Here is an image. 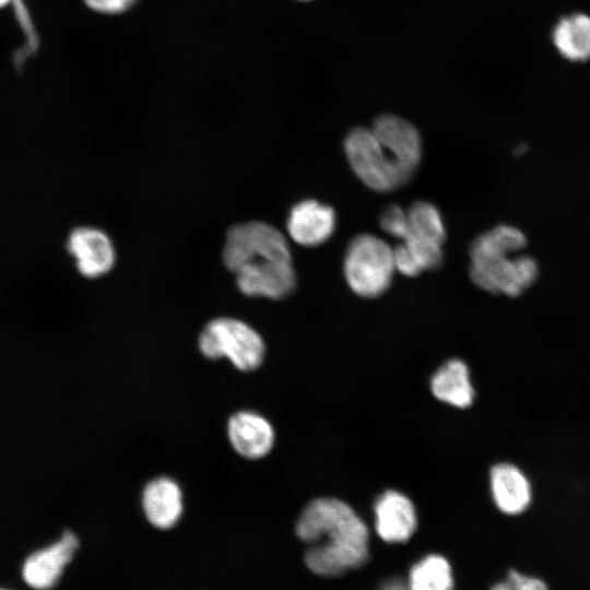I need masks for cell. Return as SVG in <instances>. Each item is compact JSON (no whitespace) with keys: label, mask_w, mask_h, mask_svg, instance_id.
Returning <instances> with one entry per match:
<instances>
[{"label":"cell","mask_w":590,"mask_h":590,"mask_svg":"<svg viewBox=\"0 0 590 590\" xmlns=\"http://www.w3.org/2000/svg\"><path fill=\"white\" fill-rule=\"evenodd\" d=\"M334 210L314 199L296 203L290 211L287 232L297 244L315 247L327 241L335 229Z\"/></svg>","instance_id":"obj_10"},{"label":"cell","mask_w":590,"mask_h":590,"mask_svg":"<svg viewBox=\"0 0 590 590\" xmlns=\"http://www.w3.org/2000/svg\"><path fill=\"white\" fill-rule=\"evenodd\" d=\"M524 151H526V145L522 144V145H520V146H518V148L516 149L515 153H516L517 155H519V154L523 153Z\"/></svg>","instance_id":"obj_25"},{"label":"cell","mask_w":590,"mask_h":590,"mask_svg":"<svg viewBox=\"0 0 590 590\" xmlns=\"http://www.w3.org/2000/svg\"><path fill=\"white\" fill-rule=\"evenodd\" d=\"M199 347L209 358H228L244 371L256 369L264 357L260 334L246 322L228 317L211 320L199 338Z\"/></svg>","instance_id":"obj_5"},{"label":"cell","mask_w":590,"mask_h":590,"mask_svg":"<svg viewBox=\"0 0 590 590\" xmlns=\"http://www.w3.org/2000/svg\"><path fill=\"white\" fill-rule=\"evenodd\" d=\"M80 547L72 531L63 532L51 543L26 555L21 564V578L31 590H52L61 581L67 567Z\"/></svg>","instance_id":"obj_7"},{"label":"cell","mask_w":590,"mask_h":590,"mask_svg":"<svg viewBox=\"0 0 590 590\" xmlns=\"http://www.w3.org/2000/svg\"><path fill=\"white\" fill-rule=\"evenodd\" d=\"M10 2H11V0H0V9H1V8H4V7L8 5Z\"/></svg>","instance_id":"obj_26"},{"label":"cell","mask_w":590,"mask_h":590,"mask_svg":"<svg viewBox=\"0 0 590 590\" xmlns=\"http://www.w3.org/2000/svg\"><path fill=\"white\" fill-rule=\"evenodd\" d=\"M394 267L405 276L438 270L444 263L442 246L415 238L403 239L393 249Z\"/></svg>","instance_id":"obj_17"},{"label":"cell","mask_w":590,"mask_h":590,"mask_svg":"<svg viewBox=\"0 0 590 590\" xmlns=\"http://www.w3.org/2000/svg\"><path fill=\"white\" fill-rule=\"evenodd\" d=\"M343 145L352 170L377 192H391L408 184L422 158L416 142L394 130L356 127Z\"/></svg>","instance_id":"obj_2"},{"label":"cell","mask_w":590,"mask_h":590,"mask_svg":"<svg viewBox=\"0 0 590 590\" xmlns=\"http://www.w3.org/2000/svg\"><path fill=\"white\" fill-rule=\"evenodd\" d=\"M492 590H548V588L539 578L510 570L507 578L496 583Z\"/></svg>","instance_id":"obj_22"},{"label":"cell","mask_w":590,"mask_h":590,"mask_svg":"<svg viewBox=\"0 0 590 590\" xmlns=\"http://www.w3.org/2000/svg\"><path fill=\"white\" fill-rule=\"evenodd\" d=\"M379 224L388 235L403 239L409 229L406 210L398 204L386 206L380 214Z\"/></svg>","instance_id":"obj_21"},{"label":"cell","mask_w":590,"mask_h":590,"mask_svg":"<svg viewBox=\"0 0 590 590\" xmlns=\"http://www.w3.org/2000/svg\"><path fill=\"white\" fill-rule=\"evenodd\" d=\"M227 432L234 449L248 459L266 456L273 446L274 432L271 424L255 412L241 411L234 414L228 421Z\"/></svg>","instance_id":"obj_12"},{"label":"cell","mask_w":590,"mask_h":590,"mask_svg":"<svg viewBox=\"0 0 590 590\" xmlns=\"http://www.w3.org/2000/svg\"><path fill=\"white\" fill-rule=\"evenodd\" d=\"M396 270L393 249L370 235L355 236L349 244L343 273L350 288L364 298H376L390 286Z\"/></svg>","instance_id":"obj_4"},{"label":"cell","mask_w":590,"mask_h":590,"mask_svg":"<svg viewBox=\"0 0 590 590\" xmlns=\"http://www.w3.org/2000/svg\"><path fill=\"white\" fill-rule=\"evenodd\" d=\"M376 530L386 542L408 541L416 528V514L411 500L396 491H387L375 504Z\"/></svg>","instance_id":"obj_11"},{"label":"cell","mask_w":590,"mask_h":590,"mask_svg":"<svg viewBox=\"0 0 590 590\" xmlns=\"http://www.w3.org/2000/svg\"><path fill=\"white\" fill-rule=\"evenodd\" d=\"M11 2L14 8L15 17L26 38L24 46L17 49L13 55L14 68L17 71H21L24 61L37 51L39 40L23 0H11Z\"/></svg>","instance_id":"obj_20"},{"label":"cell","mask_w":590,"mask_h":590,"mask_svg":"<svg viewBox=\"0 0 590 590\" xmlns=\"http://www.w3.org/2000/svg\"><path fill=\"white\" fill-rule=\"evenodd\" d=\"M137 0H84L92 10L101 13L115 14L129 9Z\"/></svg>","instance_id":"obj_23"},{"label":"cell","mask_w":590,"mask_h":590,"mask_svg":"<svg viewBox=\"0 0 590 590\" xmlns=\"http://www.w3.org/2000/svg\"><path fill=\"white\" fill-rule=\"evenodd\" d=\"M0 590H14V589L8 588V587H1V586H0Z\"/></svg>","instance_id":"obj_27"},{"label":"cell","mask_w":590,"mask_h":590,"mask_svg":"<svg viewBox=\"0 0 590 590\" xmlns=\"http://www.w3.org/2000/svg\"><path fill=\"white\" fill-rule=\"evenodd\" d=\"M239 291L248 296L281 299L296 287L293 260L263 259L243 264L235 272Z\"/></svg>","instance_id":"obj_8"},{"label":"cell","mask_w":590,"mask_h":590,"mask_svg":"<svg viewBox=\"0 0 590 590\" xmlns=\"http://www.w3.org/2000/svg\"><path fill=\"white\" fill-rule=\"evenodd\" d=\"M408 587L410 590H452L449 563L439 555L426 556L411 568Z\"/></svg>","instance_id":"obj_19"},{"label":"cell","mask_w":590,"mask_h":590,"mask_svg":"<svg viewBox=\"0 0 590 590\" xmlns=\"http://www.w3.org/2000/svg\"><path fill=\"white\" fill-rule=\"evenodd\" d=\"M408 234L403 239L415 238L444 245L446 229L438 209L426 201H415L406 210ZM402 239V240H403Z\"/></svg>","instance_id":"obj_18"},{"label":"cell","mask_w":590,"mask_h":590,"mask_svg":"<svg viewBox=\"0 0 590 590\" xmlns=\"http://www.w3.org/2000/svg\"><path fill=\"white\" fill-rule=\"evenodd\" d=\"M552 39L558 52L570 61L590 58V16L583 13L567 15L555 25Z\"/></svg>","instance_id":"obj_15"},{"label":"cell","mask_w":590,"mask_h":590,"mask_svg":"<svg viewBox=\"0 0 590 590\" xmlns=\"http://www.w3.org/2000/svg\"><path fill=\"white\" fill-rule=\"evenodd\" d=\"M66 247L79 274L88 280L106 275L115 266L116 250L110 237L94 226H78L67 238Z\"/></svg>","instance_id":"obj_9"},{"label":"cell","mask_w":590,"mask_h":590,"mask_svg":"<svg viewBox=\"0 0 590 590\" xmlns=\"http://www.w3.org/2000/svg\"><path fill=\"white\" fill-rule=\"evenodd\" d=\"M296 534L310 544L305 563L316 575L340 576L368 558V530L357 514L339 499L310 502L297 520Z\"/></svg>","instance_id":"obj_1"},{"label":"cell","mask_w":590,"mask_h":590,"mask_svg":"<svg viewBox=\"0 0 590 590\" xmlns=\"http://www.w3.org/2000/svg\"><path fill=\"white\" fill-rule=\"evenodd\" d=\"M222 258L233 273L251 261L292 260V255L286 238L276 227L261 221H248L228 228Z\"/></svg>","instance_id":"obj_6"},{"label":"cell","mask_w":590,"mask_h":590,"mask_svg":"<svg viewBox=\"0 0 590 590\" xmlns=\"http://www.w3.org/2000/svg\"><path fill=\"white\" fill-rule=\"evenodd\" d=\"M430 388L437 399L458 408H467L473 401L468 367L459 359L444 364L432 378Z\"/></svg>","instance_id":"obj_16"},{"label":"cell","mask_w":590,"mask_h":590,"mask_svg":"<svg viewBox=\"0 0 590 590\" xmlns=\"http://www.w3.org/2000/svg\"><path fill=\"white\" fill-rule=\"evenodd\" d=\"M526 245L522 231L510 225H498L477 236L469 249L472 282L488 293L519 296L539 274L532 257H510Z\"/></svg>","instance_id":"obj_3"},{"label":"cell","mask_w":590,"mask_h":590,"mask_svg":"<svg viewBox=\"0 0 590 590\" xmlns=\"http://www.w3.org/2000/svg\"><path fill=\"white\" fill-rule=\"evenodd\" d=\"M491 486L496 506L505 514H520L530 504L529 482L515 465L496 464L491 471Z\"/></svg>","instance_id":"obj_14"},{"label":"cell","mask_w":590,"mask_h":590,"mask_svg":"<svg viewBox=\"0 0 590 590\" xmlns=\"http://www.w3.org/2000/svg\"><path fill=\"white\" fill-rule=\"evenodd\" d=\"M142 507L152 526L169 529L178 522L184 510L181 489L169 477L154 479L143 489Z\"/></svg>","instance_id":"obj_13"},{"label":"cell","mask_w":590,"mask_h":590,"mask_svg":"<svg viewBox=\"0 0 590 590\" xmlns=\"http://www.w3.org/2000/svg\"><path fill=\"white\" fill-rule=\"evenodd\" d=\"M379 590H410L408 583L400 578H391L385 581Z\"/></svg>","instance_id":"obj_24"}]
</instances>
